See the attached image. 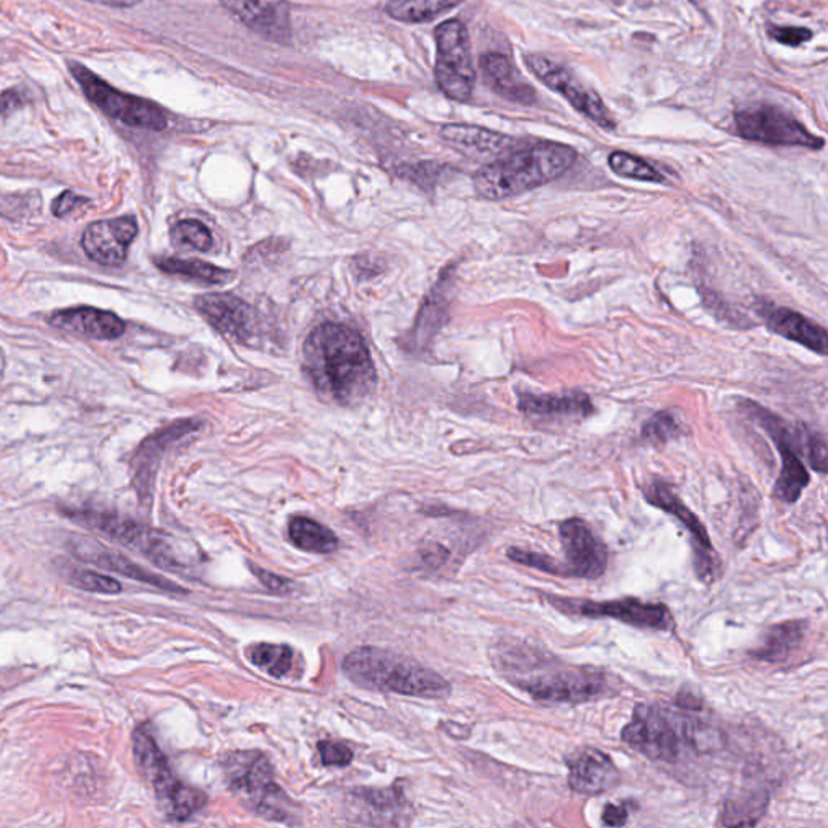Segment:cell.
<instances>
[{"label":"cell","mask_w":828,"mask_h":828,"mask_svg":"<svg viewBox=\"0 0 828 828\" xmlns=\"http://www.w3.org/2000/svg\"><path fill=\"white\" fill-rule=\"evenodd\" d=\"M491 658L506 682L540 702H588L613 691L607 672L565 664L545 649L523 641H500L492 647Z\"/></svg>","instance_id":"obj_1"},{"label":"cell","mask_w":828,"mask_h":828,"mask_svg":"<svg viewBox=\"0 0 828 828\" xmlns=\"http://www.w3.org/2000/svg\"><path fill=\"white\" fill-rule=\"evenodd\" d=\"M305 371L320 396L353 406L374 390L375 369L360 333L344 324L326 323L310 333Z\"/></svg>","instance_id":"obj_2"},{"label":"cell","mask_w":828,"mask_h":828,"mask_svg":"<svg viewBox=\"0 0 828 828\" xmlns=\"http://www.w3.org/2000/svg\"><path fill=\"white\" fill-rule=\"evenodd\" d=\"M700 712L641 704L621 731V740L646 758L662 762L678 761L686 750H716L722 744V737L712 723L699 717Z\"/></svg>","instance_id":"obj_3"},{"label":"cell","mask_w":828,"mask_h":828,"mask_svg":"<svg viewBox=\"0 0 828 828\" xmlns=\"http://www.w3.org/2000/svg\"><path fill=\"white\" fill-rule=\"evenodd\" d=\"M578 154L562 143H534L497 159L476 174V193L502 201L557 181L575 165Z\"/></svg>","instance_id":"obj_4"},{"label":"cell","mask_w":828,"mask_h":828,"mask_svg":"<svg viewBox=\"0 0 828 828\" xmlns=\"http://www.w3.org/2000/svg\"><path fill=\"white\" fill-rule=\"evenodd\" d=\"M341 668L355 685L375 691L426 699H444L451 691L450 683L439 673L378 647L355 649Z\"/></svg>","instance_id":"obj_5"},{"label":"cell","mask_w":828,"mask_h":828,"mask_svg":"<svg viewBox=\"0 0 828 828\" xmlns=\"http://www.w3.org/2000/svg\"><path fill=\"white\" fill-rule=\"evenodd\" d=\"M133 752L141 774L153 786L157 802L168 819L183 822L205 807V793L185 785L175 776L153 734L144 728L134 731Z\"/></svg>","instance_id":"obj_6"},{"label":"cell","mask_w":828,"mask_h":828,"mask_svg":"<svg viewBox=\"0 0 828 828\" xmlns=\"http://www.w3.org/2000/svg\"><path fill=\"white\" fill-rule=\"evenodd\" d=\"M227 783L241 802L268 819L285 820V803L281 786L275 785L274 771L259 751H237L224 761Z\"/></svg>","instance_id":"obj_7"},{"label":"cell","mask_w":828,"mask_h":828,"mask_svg":"<svg viewBox=\"0 0 828 828\" xmlns=\"http://www.w3.org/2000/svg\"><path fill=\"white\" fill-rule=\"evenodd\" d=\"M68 68L81 86L86 98L112 119L137 129L161 131L167 127V117L157 103L112 88L109 83L77 62H70Z\"/></svg>","instance_id":"obj_8"},{"label":"cell","mask_w":828,"mask_h":828,"mask_svg":"<svg viewBox=\"0 0 828 828\" xmlns=\"http://www.w3.org/2000/svg\"><path fill=\"white\" fill-rule=\"evenodd\" d=\"M437 85L454 101L466 102L475 89L476 72L472 65L468 30L460 20H448L436 30Z\"/></svg>","instance_id":"obj_9"},{"label":"cell","mask_w":828,"mask_h":828,"mask_svg":"<svg viewBox=\"0 0 828 828\" xmlns=\"http://www.w3.org/2000/svg\"><path fill=\"white\" fill-rule=\"evenodd\" d=\"M737 133L744 140L774 146H803L822 150L824 138L810 133L802 122L769 103L741 107L734 112Z\"/></svg>","instance_id":"obj_10"},{"label":"cell","mask_w":828,"mask_h":828,"mask_svg":"<svg viewBox=\"0 0 828 828\" xmlns=\"http://www.w3.org/2000/svg\"><path fill=\"white\" fill-rule=\"evenodd\" d=\"M544 599L558 612L585 619H613L630 627L644 630H672L673 617L664 603H649L627 597L619 600L596 602L589 599H568V597L544 595Z\"/></svg>","instance_id":"obj_11"},{"label":"cell","mask_w":828,"mask_h":828,"mask_svg":"<svg viewBox=\"0 0 828 828\" xmlns=\"http://www.w3.org/2000/svg\"><path fill=\"white\" fill-rule=\"evenodd\" d=\"M75 518L85 526L101 531L112 540L129 545L133 551L140 552L144 557L154 562L157 567L172 569L182 568L177 552L171 543V537L143 524L126 520L116 515L98 512H78Z\"/></svg>","instance_id":"obj_12"},{"label":"cell","mask_w":828,"mask_h":828,"mask_svg":"<svg viewBox=\"0 0 828 828\" xmlns=\"http://www.w3.org/2000/svg\"><path fill=\"white\" fill-rule=\"evenodd\" d=\"M524 61H526L530 70L545 86L564 96L579 113L588 117L600 129H615V120H613L612 113L607 109L602 98L596 91H592L591 88H588L571 70L565 68L564 65L557 64V62L551 61L545 55H526Z\"/></svg>","instance_id":"obj_13"},{"label":"cell","mask_w":828,"mask_h":828,"mask_svg":"<svg viewBox=\"0 0 828 828\" xmlns=\"http://www.w3.org/2000/svg\"><path fill=\"white\" fill-rule=\"evenodd\" d=\"M562 551V578L597 579L606 573L609 551L581 518H568L558 526Z\"/></svg>","instance_id":"obj_14"},{"label":"cell","mask_w":828,"mask_h":828,"mask_svg":"<svg viewBox=\"0 0 828 828\" xmlns=\"http://www.w3.org/2000/svg\"><path fill=\"white\" fill-rule=\"evenodd\" d=\"M748 412L758 420V423L767 431L769 436L775 442L782 457V471L775 482L774 495L785 503L798 502L804 489L809 486V472L799 458L798 450L793 444L792 434L783 421L767 408L748 402Z\"/></svg>","instance_id":"obj_15"},{"label":"cell","mask_w":828,"mask_h":828,"mask_svg":"<svg viewBox=\"0 0 828 828\" xmlns=\"http://www.w3.org/2000/svg\"><path fill=\"white\" fill-rule=\"evenodd\" d=\"M644 497L652 506L664 510L668 515L676 518L689 531L693 548H695V567L698 571V578L706 582L713 581L717 568H719L717 567V554L702 521L682 502V499L665 482L655 481L649 484L644 489Z\"/></svg>","instance_id":"obj_16"},{"label":"cell","mask_w":828,"mask_h":828,"mask_svg":"<svg viewBox=\"0 0 828 828\" xmlns=\"http://www.w3.org/2000/svg\"><path fill=\"white\" fill-rule=\"evenodd\" d=\"M137 235L138 224L133 216L98 220L83 233L81 247L91 261L116 268L126 261L131 241Z\"/></svg>","instance_id":"obj_17"},{"label":"cell","mask_w":828,"mask_h":828,"mask_svg":"<svg viewBox=\"0 0 828 828\" xmlns=\"http://www.w3.org/2000/svg\"><path fill=\"white\" fill-rule=\"evenodd\" d=\"M196 308L207 323L235 344L248 345L254 337V313L243 299L229 293H209L196 298Z\"/></svg>","instance_id":"obj_18"},{"label":"cell","mask_w":828,"mask_h":828,"mask_svg":"<svg viewBox=\"0 0 828 828\" xmlns=\"http://www.w3.org/2000/svg\"><path fill=\"white\" fill-rule=\"evenodd\" d=\"M568 785L581 795H600L620 783V772L610 755L597 748H581L567 759Z\"/></svg>","instance_id":"obj_19"},{"label":"cell","mask_w":828,"mask_h":828,"mask_svg":"<svg viewBox=\"0 0 828 828\" xmlns=\"http://www.w3.org/2000/svg\"><path fill=\"white\" fill-rule=\"evenodd\" d=\"M241 23L271 41L290 40V7L286 0H220Z\"/></svg>","instance_id":"obj_20"},{"label":"cell","mask_w":828,"mask_h":828,"mask_svg":"<svg viewBox=\"0 0 828 828\" xmlns=\"http://www.w3.org/2000/svg\"><path fill=\"white\" fill-rule=\"evenodd\" d=\"M72 551L77 555L79 560L88 562V564L96 565L109 569V571L119 573V575L127 576V578L134 579V581L144 582V585L154 586V588L164 589L168 592H186L181 586L174 585L168 581L164 576L157 575V573L148 571L123 555L117 554L112 548L101 545L98 541L85 540V537H78L75 543L72 544Z\"/></svg>","instance_id":"obj_21"},{"label":"cell","mask_w":828,"mask_h":828,"mask_svg":"<svg viewBox=\"0 0 828 828\" xmlns=\"http://www.w3.org/2000/svg\"><path fill=\"white\" fill-rule=\"evenodd\" d=\"M520 412L531 421L557 423V421H578L591 416L595 405L585 393L568 395H521L518 403Z\"/></svg>","instance_id":"obj_22"},{"label":"cell","mask_w":828,"mask_h":828,"mask_svg":"<svg viewBox=\"0 0 828 828\" xmlns=\"http://www.w3.org/2000/svg\"><path fill=\"white\" fill-rule=\"evenodd\" d=\"M51 324L57 329L98 340H113L126 333V323L110 310L72 308L52 314Z\"/></svg>","instance_id":"obj_23"},{"label":"cell","mask_w":828,"mask_h":828,"mask_svg":"<svg viewBox=\"0 0 828 828\" xmlns=\"http://www.w3.org/2000/svg\"><path fill=\"white\" fill-rule=\"evenodd\" d=\"M481 70L488 85L506 101L526 103V106L536 102V89L524 79L506 55L497 54V52L482 55Z\"/></svg>","instance_id":"obj_24"},{"label":"cell","mask_w":828,"mask_h":828,"mask_svg":"<svg viewBox=\"0 0 828 828\" xmlns=\"http://www.w3.org/2000/svg\"><path fill=\"white\" fill-rule=\"evenodd\" d=\"M767 327L776 336L796 341L807 350L827 357L828 338L824 327L788 308H776L767 314Z\"/></svg>","instance_id":"obj_25"},{"label":"cell","mask_w":828,"mask_h":828,"mask_svg":"<svg viewBox=\"0 0 828 828\" xmlns=\"http://www.w3.org/2000/svg\"><path fill=\"white\" fill-rule=\"evenodd\" d=\"M355 810L357 816L362 817L364 824H375V826H399L406 809V802L403 798L402 789L395 788H360L353 793Z\"/></svg>","instance_id":"obj_26"},{"label":"cell","mask_w":828,"mask_h":828,"mask_svg":"<svg viewBox=\"0 0 828 828\" xmlns=\"http://www.w3.org/2000/svg\"><path fill=\"white\" fill-rule=\"evenodd\" d=\"M807 634L806 620L783 621L765 631L761 644L751 651V657L767 664L789 661L802 649Z\"/></svg>","instance_id":"obj_27"},{"label":"cell","mask_w":828,"mask_h":828,"mask_svg":"<svg viewBox=\"0 0 828 828\" xmlns=\"http://www.w3.org/2000/svg\"><path fill=\"white\" fill-rule=\"evenodd\" d=\"M442 138L460 150L481 155L503 154L516 144V141L506 134L472 126L444 127Z\"/></svg>","instance_id":"obj_28"},{"label":"cell","mask_w":828,"mask_h":828,"mask_svg":"<svg viewBox=\"0 0 828 828\" xmlns=\"http://www.w3.org/2000/svg\"><path fill=\"white\" fill-rule=\"evenodd\" d=\"M769 793L765 789H744L723 803L720 826L752 827L767 813Z\"/></svg>","instance_id":"obj_29"},{"label":"cell","mask_w":828,"mask_h":828,"mask_svg":"<svg viewBox=\"0 0 828 828\" xmlns=\"http://www.w3.org/2000/svg\"><path fill=\"white\" fill-rule=\"evenodd\" d=\"M290 541L310 554H330L336 551L338 540L336 533L324 524L310 520V518L296 516L290 520Z\"/></svg>","instance_id":"obj_30"},{"label":"cell","mask_w":828,"mask_h":828,"mask_svg":"<svg viewBox=\"0 0 828 828\" xmlns=\"http://www.w3.org/2000/svg\"><path fill=\"white\" fill-rule=\"evenodd\" d=\"M157 268L172 275L193 279L207 285L227 284L233 277L232 271L207 264L198 259L164 258L159 259Z\"/></svg>","instance_id":"obj_31"},{"label":"cell","mask_w":828,"mask_h":828,"mask_svg":"<svg viewBox=\"0 0 828 828\" xmlns=\"http://www.w3.org/2000/svg\"><path fill=\"white\" fill-rule=\"evenodd\" d=\"M447 316V299H445V290H440V284L433 290L426 302L421 306L417 314L416 324L412 333V347L423 348L427 341L439 330L442 323Z\"/></svg>","instance_id":"obj_32"},{"label":"cell","mask_w":828,"mask_h":828,"mask_svg":"<svg viewBox=\"0 0 828 828\" xmlns=\"http://www.w3.org/2000/svg\"><path fill=\"white\" fill-rule=\"evenodd\" d=\"M461 0H390L385 10L392 19L405 23H424L454 9Z\"/></svg>","instance_id":"obj_33"},{"label":"cell","mask_w":828,"mask_h":828,"mask_svg":"<svg viewBox=\"0 0 828 828\" xmlns=\"http://www.w3.org/2000/svg\"><path fill=\"white\" fill-rule=\"evenodd\" d=\"M248 655L258 668L275 678H282L292 672L293 649L285 644H257Z\"/></svg>","instance_id":"obj_34"},{"label":"cell","mask_w":828,"mask_h":828,"mask_svg":"<svg viewBox=\"0 0 828 828\" xmlns=\"http://www.w3.org/2000/svg\"><path fill=\"white\" fill-rule=\"evenodd\" d=\"M609 165L613 174L619 175V177L651 183L665 182L664 175L654 165L647 164L646 161L633 154L615 151V153L610 154Z\"/></svg>","instance_id":"obj_35"},{"label":"cell","mask_w":828,"mask_h":828,"mask_svg":"<svg viewBox=\"0 0 828 828\" xmlns=\"http://www.w3.org/2000/svg\"><path fill=\"white\" fill-rule=\"evenodd\" d=\"M171 235L177 244H186L199 251H209L213 248V235L199 220H182L172 229Z\"/></svg>","instance_id":"obj_36"},{"label":"cell","mask_w":828,"mask_h":828,"mask_svg":"<svg viewBox=\"0 0 828 828\" xmlns=\"http://www.w3.org/2000/svg\"><path fill=\"white\" fill-rule=\"evenodd\" d=\"M682 426L676 420L675 414L662 412L654 414L651 420L644 424L643 437L649 444L664 445L682 434Z\"/></svg>","instance_id":"obj_37"},{"label":"cell","mask_w":828,"mask_h":828,"mask_svg":"<svg viewBox=\"0 0 828 828\" xmlns=\"http://www.w3.org/2000/svg\"><path fill=\"white\" fill-rule=\"evenodd\" d=\"M72 585L85 591L101 592V595H119L122 591V585L117 579L98 571H77L72 576Z\"/></svg>","instance_id":"obj_38"},{"label":"cell","mask_w":828,"mask_h":828,"mask_svg":"<svg viewBox=\"0 0 828 828\" xmlns=\"http://www.w3.org/2000/svg\"><path fill=\"white\" fill-rule=\"evenodd\" d=\"M798 437L799 440V447H802V450H806L807 460H809L810 466H813L816 471H819L820 475H826L827 472V442L824 439L820 434L817 433H810V431H806L803 436Z\"/></svg>","instance_id":"obj_39"},{"label":"cell","mask_w":828,"mask_h":828,"mask_svg":"<svg viewBox=\"0 0 828 828\" xmlns=\"http://www.w3.org/2000/svg\"><path fill=\"white\" fill-rule=\"evenodd\" d=\"M769 36L776 43L785 46H802L803 43L813 40V31L798 26H769Z\"/></svg>","instance_id":"obj_40"},{"label":"cell","mask_w":828,"mask_h":828,"mask_svg":"<svg viewBox=\"0 0 828 828\" xmlns=\"http://www.w3.org/2000/svg\"><path fill=\"white\" fill-rule=\"evenodd\" d=\"M320 761L326 765L334 767H345L353 761V752L345 744L333 743V741H320L319 743Z\"/></svg>","instance_id":"obj_41"},{"label":"cell","mask_w":828,"mask_h":828,"mask_svg":"<svg viewBox=\"0 0 828 828\" xmlns=\"http://www.w3.org/2000/svg\"><path fill=\"white\" fill-rule=\"evenodd\" d=\"M251 571L254 576L272 592H279V595H288L292 592L293 585L288 579L282 578V576L275 575V573L268 571L257 567V565H250Z\"/></svg>","instance_id":"obj_42"},{"label":"cell","mask_w":828,"mask_h":828,"mask_svg":"<svg viewBox=\"0 0 828 828\" xmlns=\"http://www.w3.org/2000/svg\"><path fill=\"white\" fill-rule=\"evenodd\" d=\"M83 203H88V199L79 198L74 192H64L55 199L54 205H52V213L57 217L67 216L68 213H72L75 207L83 205Z\"/></svg>","instance_id":"obj_43"},{"label":"cell","mask_w":828,"mask_h":828,"mask_svg":"<svg viewBox=\"0 0 828 828\" xmlns=\"http://www.w3.org/2000/svg\"><path fill=\"white\" fill-rule=\"evenodd\" d=\"M628 809L627 806H617V804H607L606 809L602 813L603 826L621 827L627 826L628 822Z\"/></svg>","instance_id":"obj_44"},{"label":"cell","mask_w":828,"mask_h":828,"mask_svg":"<svg viewBox=\"0 0 828 828\" xmlns=\"http://www.w3.org/2000/svg\"><path fill=\"white\" fill-rule=\"evenodd\" d=\"M23 103H25L23 96L20 95L19 91H13V89H10V91L3 92V95L0 96V113H3V116H9V113H12L13 110L20 109Z\"/></svg>","instance_id":"obj_45"},{"label":"cell","mask_w":828,"mask_h":828,"mask_svg":"<svg viewBox=\"0 0 828 828\" xmlns=\"http://www.w3.org/2000/svg\"><path fill=\"white\" fill-rule=\"evenodd\" d=\"M86 2L101 3V6L113 7V9H130L138 6L141 0H86Z\"/></svg>","instance_id":"obj_46"},{"label":"cell","mask_w":828,"mask_h":828,"mask_svg":"<svg viewBox=\"0 0 828 828\" xmlns=\"http://www.w3.org/2000/svg\"><path fill=\"white\" fill-rule=\"evenodd\" d=\"M454 724H455V730L454 728L448 727L447 723H442V728H444V730L447 731V733L450 734V737L461 738V740L468 737L469 728L464 727V724H458V723H454Z\"/></svg>","instance_id":"obj_47"}]
</instances>
